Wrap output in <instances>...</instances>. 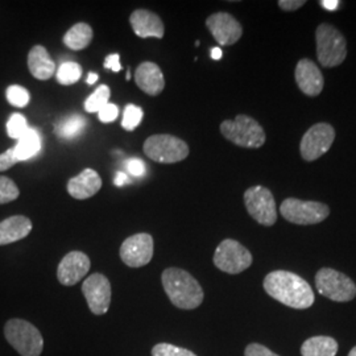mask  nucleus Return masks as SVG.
<instances>
[{
	"mask_svg": "<svg viewBox=\"0 0 356 356\" xmlns=\"http://www.w3.org/2000/svg\"><path fill=\"white\" fill-rule=\"evenodd\" d=\"M263 286L272 298L292 309H307L316 300L310 284L301 276L288 270L268 273Z\"/></svg>",
	"mask_w": 356,
	"mask_h": 356,
	"instance_id": "obj_1",
	"label": "nucleus"
},
{
	"mask_svg": "<svg viewBox=\"0 0 356 356\" xmlns=\"http://www.w3.org/2000/svg\"><path fill=\"white\" fill-rule=\"evenodd\" d=\"M161 282L169 301L178 309L193 310L204 302L201 284L185 269L166 268L161 275Z\"/></svg>",
	"mask_w": 356,
	"mask_h": 356,
	"instance_id": "obj_2",
	"label": "nucleus"
},
{
	"mask_svg": "<svg viewBox=\"0 0 356 356\" xmlns=\"http://www.w3.org/2000/svg\"><path fill=\"white\" fill-rule=\"evenodd\" d=\"M4 337L19 355L40 356L44 350V338L35 325L26 319L13 318L4 325Z\"/></svg>",
	"mask_w": 356,
	"mask_h": 356,
	"instance_id": "obj_3",
	"label": "nucleus"
},
{
	"mask_svg": "<svg viewBox=\"0 0 356 356\" xmlns=\"http://www.w3.org/2000/svg\"><path fill=\"white\" fill-rule=\"evenodd\" d=\"M220 132L227 140L243 148H260L266 143V132L254 118L238 115L234 120H225Z\"/></svg>",
	"mask_w": 356,
	"mask_h": 356,
	"instance_id": "obj_4",
	"label": "nucleus"
},
{
	"mask_svg": "<svg viewBox=\"0 0 356 356\" xmlns=\"http://www.w3.org/2000/svg\"><path fill=\"white\" fill-rule=\"evenodd\" d=\"M144 153L160 164H175L189 156V145L177 136L159 134L149 136L144 143Z\"/></svg>",
	"mask_w": 356,
	"mask_h": 356,
	"instance_id": "obj_5",
	"label": "nucleus"
},
{
	"mask_svg": "<svg viewBox=\"0 0 356 356\" xmlns=\"http://www.w3.org/2000/svg\"><path fill=\"white\" fill-rule=\"evenodd\" d=\"M317 56L323 67L342 64L347 56V42L343 35L330 24H321L316 32Z\"/></svg>",
	"mask_w": 356,
	"mask_h": 356,
	"instance_id": "obj_6",
	"label": "nucleus"
},
{
	"mask_svg": "<svg viewBox=\"0 0 356 356\" xmlns=\"http://www.w3.org/2000/svg\"><path fill=\"white\" fill-rule=\"evenodd\" d=\"M316 286L322 296L335 302H348L356 297L355 282L331 268L319 269L316 275Z\"/></svg>",
	"mask_w": 356,
	"mask_h": 356,
	"instance_id": "obj_7",
	"label": "nucleus"
},
{
	"mask_svg": "<svg viewBox=\"0 0 356 356\" xmlns=\"http://www.w3.org/2000/svg\"><path fill=\"white\" fill-rule=\"evenodd\" d=\"M280 213L291 223L309 226L323 222L330 214V209L329 206L321 202L286 198L281 204Z\"/></svg>",
	"mask_w": 356,
	"mask_h": 356,
	"instance_id": "obj_8",
	"label": "nucleus"
},
{
	"mask_svg": "<svg viewBox=\"0 0 356 356\" xmlns=\"http://www.w3.org/2000/svg\"><path fill=\"white\" fill-rule=\"evenodd\" d=\"M214 266L219 270L229 273V275H238L242 273L245 269L252 266V254L251 252L234 239H225L216 247L214 254Z\"/></svg>",
	"mask_w": 356,
	"mask_h": 356,
	"instance_id": "obj_9",
	"label": "nucleus"
},
{
	"mask_svg": "<svg viewBox=\"0 0 356 356\" xmlns=\"http://www.w3.org/2000/svg\"><path fill=\"white\" fill-rule=\"evenodd\" d=\"M244 204L248 214L266 227H270L277 220V207L272 191L261 185H256L244 193Z\"/></svg>",
	"mask_w": 356,
	"mask_h": 356,
	"instance_id": "obj_10",
	"label": "nucleus"
},
{
	"mask_svg": "<svg viewBox=\"0 0 356 356\" xmlns=\"http://www.w3.org/2000/svg\"><path fill=\"white\" fill-rule=\"evenodd\" d=\"M335 140V129L329 123H317L304 135L300 151L302 159L312 163L327 152Z\"/></svg>",
	"mask_w": 356,
	"mask_h": 356,
	"instance_id": "obj_11",
	"label": "nucleus"
},
{
	"mask_svg": "<svg viewBox=\"0 0 356 356\" xmlns=\"http://www.w3.org/2000/svg\"><path fill=\"white\" fill-rule=\"evenodd\" d=\"M82 293L90 312L95 316H104L111 305V282L102 273H92L82 284Z\"/></svg>",
	"mask_w": 356,
	"mask_h": 356,
	"instance_id": "obj_12",
	"label": "nucleus"
},
{
	"mask_svg": "<svg viewBox=\"0 0 356 356\" xmlns=\"http://www.w3.org/2000/svg\"><path fill=\"white\" fill-rule=\"evenodd\" d=\"M154 252V242L152 235L140 232L127 238L120 250L119 254L122 261L129 268H141L151 263Z\"/></svg>",
	"mask_w": 356,
	"mask_h": 356,
	"instance_id": "obj_13",
	"label": "nucleus"
},
{
	"mask_svg": "<svg viewBox=\"0 0 356 356\" xmlns=\"http://www.w3.org/2000/svg\"><path fill=\"white\" fill-rule=\"evenodd\" d=\"M206 26L211 32L216 42L223 47L234 45L243 35L241 23L227 13H216L210 15L206 20Z\"/></svg>",
	"mask_w": 356,
	"mask_h": 356,
	"instance_id": "obj_14",
	"label": "nucleus"
},
{
	"mask_svg": "<svg viewBox=\"0 0 356 356\" xmlns=\"http://www.w3.org/2000/svg\"><path fill=\"white\" fill-rule=\"evenodd\" d=\"M91 268L90 257L82 251H72L65 254L57 267V279L65 286H73L82 280Z\"/></svg>",
	"mask_w": 356,
	"mask_h": 356,
	"instance_id": "obj_15",
	"label": "nucleus"
},
{
	"mask_svg": "<svg viewBox=\"0 0 356 356\" xmlns=\"http://www.w3.org/2000/svg\"><path fill=\"white\" fill-rule=\"evenodd\" d=\"M296 82L300 90L309 97H317L323 89V76L318 69L309 58H302L296 66Z\"/></svg>",
	"mask_w": 356,
	"mask_h": 356,
	"instance_id": "obj_16",
	"label": "nucleus"
},
{
	"mask_svg": "<svg viewBox=\"0 0 356 356\" xmlns=\"http://www.w3.org/2000/svg\"><path fill=\"white\" fill-rule=\"evenodd\" d=\"M129 23L134 32L141 38H163L165 26L157 13L149 10H136L131 13Z\"/></svg>",
	"mask_w": 356,
	"mask_h": 356,
	"instance_id": "obj_17",
	"label": "nucleus"
},
{
	"mask_svg": "<svg viewBox=\"0 0 356 356\" xmlns=\"http://www.w3.org/2000/svg\"><path fill=\"white\" fill-rule=\"evenodd\" d=\"M102 188V178L94 169H85L76 177L70 178L66 191L76 200H88L94 197Z\"/></svg>",
	"mask_w": 356,
	"mask_h": 356,
	"instance_id": "obj_18",
	"label": "nucleus"
},
{
	"mask_svg": "<svg viewBox=\"0 0 356 356\" xmlns=\"http://www.w3.org/2000/svg\"><path fill=\"white\" fill-rule=\"evenodd\" d=\"M135 82L143 92L151 97L160 95L165 88V79L160 66L151 61H145L138 66L135 72Z\"/></svg>",
	"mask_w": 356,
	"mask_h": 356,
	"instance_id": "obj_19",
	"label": "nucleus"
},
{
	"mask_svg": "<svg viewBox=\"0 0 356 356\" xmlns=\"http://www.w3.org/2000/svg\"><path fill=\"white\" fill-rule=\"evenodd\" d=\"M28 69L38 81L51 79L57 70L56 63L42 45H35L28 53Z\"/></svg>",
	"mask_w": 356,
	"mask_h": 356,
	"instance_id": "obj_20",
	"label": "nucleus"
},
{
	"mask_svg": "<svg viewBox=\"0 0 356 356\" xmlns=\"http://www.w3.org/2000/svg\"><path fill=\"white\" fill-rule=\"evenodd\" d=\"M32 220L24 216H13L0 222V245H7L26 238L32 231Z\"/></svg>",
	"mask_w": 356,
	"mask_h": 356,
	"instance_id": "obj_21",
	"label": "nucleus"
},
{
	"mask_svg": "<svg viewBox=\"0 0 356 356\" xmlns=\"http://www.w3.org/2000/svg\"><path fill=\"white\" fill-rule=\"evenodd\" d=\"M338 354V342L331 337H312L301 346L302 356H335Z\"/></svg>",
	"mask_w": 356,
	"mask_h": 356,
	"instance_id": "obj_22",
	"label": "nucleus"
},
{
	"mask_svg": "<svg viewBox=\"0 0 356 356\" xmlns=\"http://www.w3.org/2000/svg\"><path fill=\"white\" fill-rule=\"evenodd\" d=\"M92 28L86 23H78L72 26L64 36V44L73 51H83L92 41Z\"/></svg>",
	"mask_w": 356,
	"mask_h": 356,
	"instance_id": "obj_23",
	"label": "nucleus"
},
{
	"mask_svg": "<svg viewBox=\"0 0 356 356\" xmlns=\"http://www.w3.org/2000/svg\"><path fill=\"white\" fill-rule=\"evenodd\" d=\"M15 156L20 161H26L36 156L41 149V139L38 131L29 128L26 134L17 140V144L13 147Z\"/></svg>",
	"mask_w": 356,
	"mask_h": 356,
	"instance_id": "obj_24",
	"label": "nucleus"
},
{
	"mask_svg": "<svg viewBox=\"0 0 356 356\" xmlns=\"http://www.w3.org/2000/svg\"><path fill=\"white\" fill-rule=\"evenodd\" d=\"M86 124L88 123L83 116L78 114L69 115L58 123H56L54 134L58 138L66 139V140L76 139V136H79L83 132Z\"/></svg>",
	"mask_w": 356,
	"mask_h": 356,
	"instance_id": "obj_25",
	"label": "nucleus"
},
{
	"mask_svg": "<svg viewBox=\"0 0 356 356\" xmlns=\"http://www.w3.org/2000/svg\"><path fill=\"white\" fill-rule=\"evenodd\" d=\"M82 76V67L81 65L76 64L74 61H66L60 65L56 78L57 82L63 86H70L76 83Z\"/></svg>",
	"mask_w": 356,
	"mask_h": 356,
	"instance_id": "obj_26",
	"label": "nucleus"
},
{
	"mask_svg": "<svg viewBox=\"0 0 356 356\" xmlns=\"http://www.w3.org/2000/svg\"><path fill=\"white\" fill-rule=\"evenodd\" d=\"M111 90L107 85H101L89 98L85 101V110L88 113H99L106 104H108Z\"/></svg>",
	"mask_w": 356,
	"mask_h": 356,
	"instance_id": "obj_27",
	"label": "nucleus"
},
{
	"mask_svg": "<svg viewBox=\"0 0 356 356\" xmlns=\"http://www.w3.org/2000/svg\"><path fill=\"white\" fill-rule=\"evenodd\" d=\"M144 111L143 108L136 104H127L123 111V119H122V127L126 131H134L139 127L143 120Z\"/></svg>",
	"mask_w": 356,
	"mask_h": 356,
	"instance_id": "obj_28",
	"label": "nucleus"
},
{
	"mask_svg": "<svg viewBox=\"0 0 356 356\" xmlns=\"http://www.w3.org/2000/svg\"><path fill=\"white\" fill-rule=\"evenodd\" d=\"M6 98L10 104H13V107H17V108H24L31 101L29 91L19 85H13L6 90Z\"/></svg>",
	"mask_w": 356,
	"mask_h": 356,
	"instance_id": "obj_29",
	"label": "nucleus"
},
{
	"mask_svg": "<svg viewBox=\"0 0 356 356\" xmlns=\"http://www.w3.org/2000/svg\"><path fill=\"white\" fill-rule=\"evenodd\" d=\"M29 129L26 123V116L22 114H13L7 122V134L11 139L19 140L26 131Z\"/></svg>",
	"mask_w": 356,
	"mask_h": 356,
	"instance_id": "obj_30",
	"label": "nucleus"
},
{
	"mask_svg": "<svg viewBox=\"0 0 356 356\" xmlns=\"http://www.w3.org/2000/svg\"><path fill=\"white\" fill-rule=\"evenodd\" d=\"M20 191L11 178L0 176V204H10L17 200Z\"/></svg>",
	"mask_w": 356,
	"mask_h": 356,
	"instance_id": "obj_31",
	"label": "nucleus"
},
{
	"mask_svg": "<svg viewBox=\"0 0 356 356\" xmlns=\"http://www.w3.org/2000/svg\"><path fill=\"white\" fill-rule=\"evenodd\" d=\"M152 356H197L193 351L176 344L157 343L153 346Z\"/></svg>",
	"mask_w": 356,
	"mask_h": 356,
	"instance_id": "obj_32",
	"label": "nucleus"
},
{
	"mask_svg": "<svg viewBox=\"0 0 356 356\" xmlns=\"http://www.w3.org/2000/svg\"><path fill=\"white\" fill-rule=\"evenodd\" d=\"M119 116V108L114 103H108L98 113V118L102 123H113Z\"/></svg>",
	"mask_w": 356,
	"mask_h": 356,
	"instance_id": "obj_33",
	"label": "nucleus"
},
{
	"mask_svg": "<svg viewBox=\"0 0 356 356\" xmlns=\"http://www.w3.org/2000/svg\"><path fill=\"white\" fill-rule=\"evenodd\" d=\"M244 356H280L270 351L268 347L263 344L251 343L248 344L244 350Z\"/></svg>",
	"mask_w": 356,
	"mask_h": 356,
	"instance_id": "obj_34",
	"label": "nucleus"
},
{
	"mask_svg": "<svg viewBox=\"0 0 356 356\" xmlns=\"http://www.w3.org/2000/svg\"><path fill=\"white\" fill-rule=\"evenodd\" d=\"M128 173L132 175L134 177H141L145 175V163L141 161L140 159H129L126 163Z\"/></svg>",
	"mask_w": 356,
	"mask_h": 356,
	"instance_id": "obj_35",
	"label": "nucleus"
},
{
	"mask_svg": "<svg viewBox=\"0 0 356 356\" xmlns=\"http://www.w3.org/2000/svg\"><path fill=\"white\" fill-rule=\"evenodd\" d=\"M19 163V160L15 156V149L10 148L6 152L0 154V172H6L13 165H16Z\"/></svg>",
	"mask_w": 356,
	"mask_h": 356,
	"instance_id": "obj_36",
	"label": "nucleus"
},
{
	"mask_svg": "<svg viewBox=\"0 0 356 356\" xmlns=\"http://www.w3.org/2000/svg\"><path fill=\"white\" fill-rule=\"evenodd\" d=\"M104 67H106V69L113 70L115 73L120 72L122 66H120V57H119V54H118V53H115V54H110V56H107V57H106V60H104Z\"/></svg>",
	"mask_w": 356,
	"mask_h": 356,
	"instance_id": "obj_37",
	"label": "nucleus"
},
{
	"mask_svg": "<svg viewBox=\"0 0 356 356\" xmlns=\"http://www.w3.org/2000/svg\"><path fill=\"white\" fill-rule=\"evenodd\" d=\"M305 3L304 0H280L279 7L282 11H296L305 6Z\"/></svg>",
	"mask_w": 356,
	"mask_h": 356,
	"instance_id": "obj_38",
	"label": "nucleus"
},
{
	"mask_svg": "<svg viewBox=\"0 0 356 356\" xmlns=\"http://www.w3.org/2000/svg\"><path fill=\"white\" fill-rule=\"evenodd\" d=\"M131 179L128 177V175H126L124 172H118L116 176H115L114 184L118 188H122L126 184H128Z\"/></svg>",
	"mask_w": 356,
	"mask_h": 356,
	"instance_id": "obj_39",
	"label": "nucleus"
},
{
	"mask_svg": "<svg viewBox=\"0 0 356 356\" xmlns=\"http://www.w3.org/2000/svg\"><path fill=\"white\" fill-rule=\"evenodd\" d=\"M319 4H321L325 10H327V11H335V10L339 8L341 1H338V0H322V1H319Z\"/></svg>",
	"mask_w": 356,
	"mask_h": 356,
	"instance_id": "obj_40",
	"label": "nucleus"
},
{
	"mask_svg": "<svg viewBox=\"0 0 356 356\" xmlns=\"http://www.w3.org/2000/svg\"><path fill=\"white\" fill-rule=\"evenodd\" d=\"M222 56H223V53H222L220 48H213V49H211V58H213V60L218 61V60L222 58Z\"/></svg>",
	"mask_w": 356,
	"mask_h": 356,
	"instance_id": "obj_41",
	"label": "nucleus"
},
{
	"mask_svg": "<svg viewBox=\"0 0 356 356\" xmlns=\"http://www.w3.org/2000/svg\"><path fill=\"white\" fill-rule=\"evenodd\" d=\"M97 81H98V74L97 73H90L89 76H88V79H86V82L89 85H94Z\"/></svg>",
	"mask_w": 356,
	"mask_h": 356,
	"instance_id": "obj_42",
	"label": "nucleus"
},
{
	"mask_svg": "<svg viewBox=\"0 0 356 356\" xmlns=\"http://www.w3.org/2000/svg\"><path fill=\"white\" fill-rule=\"evenodd\" d=\"M348 356H356V346L350 351V354H348Z\"/></svg>",
	"mask_w": 356,
	"mask_h": 356,
	"instance_id": "obj_43",
	"label": "nucleus"
},
{
	"mask_svg": "<svg viewBox=\"0 0 356 356\" xmlns=\"http://www.w3.org/2000/svg\"><path fill=\"white\" fill-rule=\"evenodd\" d=\"M129 78H131V72H129V69L127 70V81H129Z\"/></svg>",
	"mask_w": 356,
	"mask_h": 356,
	"instance_id": "obj_44",
	"label": "nucleus"
}]
</instances>
